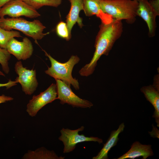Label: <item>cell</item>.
Returning a JSON list of instances; mask_svg holds the SVG:
<instances>
[{"label":"cell","mask_w":159,"mask_h":159,"mask_svg":"<svg viewBox=\"0 0 159 159\" xmlns=\"http://www.w3.org/2000/svg\"><path fill=\"white\" fill-rule=\"evenodd\" d=\"M99 28L96 38L95 51L93 57L90 62L80 70L79 73L82 76L87 77L92 74L98 60L102 55H108L123 31L122 21L115 19L108 24L101 23Z\"/></svg>","instance_id":"1"},{"label":"cell","mask_w":159,"mask_h":159,"mask_svg":"<svg viewBox=\"0 0 159 159\" xmlns=\"http://www.w3.org/2000/svg\"><path fill=\"white\" fill-rule=\"evenodd\" d=\"M100 4L103 11L113 19L125 20L131 24L136 21L138 0H100Z\"/></svg>","instance_id":"2"},{"label":"cell","mask_w":159,"mask_h":159,"mask_svg":"<svg viewBox=\"0 0 159 159\" xmlns=\"http://www.w3.org/2000/svg\"><path fill=\"white\" fill-rule=\"evenodd\" d=\"M43 50L51 64V67L45 71V73L55 80H61L70 87L72 85L75 90H79L80 87L78 80L73 78L72 76L74 66L80 61L79 57L77 55H73L67 62L61 63L54 59L45 51Z\"/></svg>","instance_id":"3"},{"label":"cell","mask_w":159,"mask_h":159,"mask_svg":"<svg viewBox=\"0 0 159 159\" xmlns=\"http://www.w3.org/2000/svg\"><path fill=\"white\" fill-rule=\"evenodd\" d=\"M0 26L7 30H18L35 41L41 39L48 34L43 33L46 27L37 19L29 21L20 17L0 18Z\"/></svg>","instance_id":"4"},{"label":"cell","mask_w":159,"mask_h":159,"mask_svg":"<svg viewBox=\"0 0 159 159\" xmlns=\"http://www.w3.org/2000/svg\"><path fill=\"white\" fill-rule=\"evenodd\" d=\"M84 128V126H82L76 130H72L63 128L61 130V135L58 139L64 144V153L72 152L75 149L76 145L80 143L93 141L97 142L100 144L102 143V140L98 137H89L86 136L83 134H79V132L83 131Z\"/></svg>","instance_id":"5"},{"label":"cell","mask_w":159,"mask_h":159,"mask_svg":"<svg viewBox=\"0 0 159 159\" xmlns=\"http://www.w3.org/2000/svg\"><path fill=\"white\" fill-rule=\"evenodd\" d=\"M6 15L13 18L24 16L32 19L40 16V14L36 9L21 0H13L0 8V18H3Z\"/></svg>","instance_id":"6"},{"label":"cell","mask_w":159,"mask_h":159,"mask_svg":"<svg viewBox=\"0 0 159 159\" xmlns=\"http://www.w3.org/2000/svg\"><path fill=\"white\" fill-rule=\"evenodd\" d=\"M57 99L62 104H67L73 107L90 108L93 104L90 101L81 98L72 90L70 87L61 80H56Z\"/></svg>","instance_id":"7"},{"label":"cell","mask_w":159,"mask_h":159,"mask_svg":"<svg viewBox=\"0 0 159 159\" xmlns=\"http://www.w3.org/2000/svg\"><path fill=\"white\" fill-rule=\"evenodd\" d=\"M14 69L18 75L15 80L21 84L23 91L26 95L33 94L38 85L36 70H30L24 67L20 60L15 63Z\"/></svg>","instance_id":"8"},{"label":"cell","mask_w":159,"mask_h":159,"mask_svg":"<svg viewBox=\"0 0 159 159\" xmlns=\"http://www.w3.org/2000/svg\"><path fill=\"white\" fill-rule=\"evenodd\" d=\"M57 97L56 85L52 83L44 91L33 96L26 105V111L30 116L34 117L43 107L57 99Z\"/></svg>","instance_id":"9"},{"label":"cell","mask_w":159,"mask_h":159,"mask_svg":"<svg viewBox=\"0 0 159 159\" xmlns=\"http://www.w3.org/2000/svg\"><path fill=\"white\" fill-rule=\"evenodd\" d=\"M6 49L18 60H26L32 56L33 50L32 44L27 37H24L22 41H19L14 37L8 42Z\"/></svg>","instance_id":"10"},{"label":"cell","mask_w":159,"mask_h":159,"mask_svg":"<svg viewBox=\"0 0 159 159\" xmlns=\"http://www.w3.org/2000/svg\"><path fill=\"white\" fill-rule=\"evenodd\" d=\"M138 2L137 15L146 23L148 29V35L153 37L155 34L157 27L156 18L159 16L152 7L148 0H138Z\"/></svg>","instance_id":"11"},{"label":"cell","mask_w":159,"mask_h":159,"mask_svg":"<svg viewBox=\"0 0 159 159\" xmlns=\"http://www.w3.org/2000/svg\"><path fill=\"white\" fill-rule=\"evenodd\" d=\"M83 10L85 15L90 16L95 15L100 18L101 23L108 24L113 20L110 15L104 13L102 10L100 0H83Z\"/></svg>","instance_id":"12"},{"label":"cell","mask_w":159,"mask_h":159,"mask_svg":"<svg viewBox=\"0 0 159 159\" xmlns=\"http://www.w3.org/2000/svg\"><path fill=\"white\" fill-rule=\"evenodd\" d=\"M71 4L69 11L66 17V24L70 37L71 30L74 24L77 23L80 27L83 26L82 20L79 16V14L83 10V0H69Z\"/></svg>","instance_id":"13"},{"label":"cell","mask_w":159,"mask_h":159,"mask_svg":"<svg viewBox=\"0 0 159 159\" xmlns=\"http://www.w3.org/2000/svg\"><path fill=\"white\" fill-rule=\"evenodd\" d=\"M154 155L150 145H143L138 141H135L131 146L130 149L117 159H131L142 157V159H146Z\"/></svg>","instance_id":"14"},{"label":"cell","mask_w":159,"mask_h":159,"mask_svg":"<svg viewBox=\"0 0 159 159\" xmlns=\"http://www.w3.org/2000/svg\"><path fill=\"white\" fill-rule=\"evenodd\" d=\"M125 127L124 123H121L116 130L112 131L110 135L104 144L102 148L97 155L93 157V159H108V153L111 148L116 145L119 140L118 138L119 134L122 132Z\"/></svg>","instance_id":"15"},{"label":"cell","mask_w":159,"mask_h":159,"mask_svg":"<svg viewBox=\"0 0 159 159\" xmlns=\"http://www.w3.org/2000/svg\"><path fill=\"white\" fill-rule=\"evenodd\" d=\"M147 100L153 105L155 111L153 117L155 118L157 126L159 127V91L152 85L143 87L141 89Z\"/></svg>","instance_id":"16"},{"label":"cell","mask_w":159,"mask_h":159,"mask_svg":"<svg viewBox=\"0 0 159 159\" xmlns=\"http://www.w3.org/2000/svg\"><path fill=\"white\" fill-rule=\"evenodd\" d=\"M64 157L59 156L53 150H48L42 147L34 150H29L22 158L24 159H64Z\"/></svg>","instance_id":"17"},{"label":"cell","mask_w":159,"mask_h":159,"mask_svg":"<svg viewBox=\"0 0 159 159\" xmlns=\"http://www.w3.org/2000/svg\"><path fill=\"white\" fill-rule=\"evenodd\" d=\"M36 10L44 6L57 7L62 3V0H21Z\"/></svg>","instance_id":"18"},{"label":"cell","mask_w":159,"mask_h":159,"mask_svg":"<svg viewBox=\"0 0 159 159\" xmlns=\"http://www.w3.org/2000/svg\"><path fill=\"white\" fill-rule=\"evenodd\" d=\"M22 37L19 32L13 30H7L0 26V47L6 49L7 44L12 38Z\"/></svg>","instance_id":"19"},{"label":"cell","mask_w":159,"mask_h":159,"mask_svg":"<svg viewBox=\"0 0 159 159\" xmlns=\"http://www.w3.org/2000/svg\"><path fill=\"white\" fill-rule=\"evenodd\" d=\"M11 58V54L5 49L0 47V64L3 71L8 74L9 72V61Z\"/></svg>","instance_id":"20"},{"label":"cell","mask_w":159,"mask_h":159,"mask_svg":"<svg viewBox=\"0 0 159 159\" xmlns=\"http://www.w3.org/2000/svg\"><path fill=\"white\" fill-rule=\"evenodd\" d=\"M56 30L59 37L67 41L70 39L66 23L62 21L59 22L56 26Z\"/></svg>","instance_id":"21"},{"label":"cell","mask_w":159,"mask_h":159,"mask_svg":"<svg viewBox=\"0 0 159 159\" xmlns=\"http://www.w3.org/2000/svg\"><path fill=\"white\" fill-rule=\"evenodd\" d=\"M148 1L152 7L159 15V0H150Z\"/></svg>","instance_id":"22"},{"label":"cell","mask_w":159,"mask_h":159,"mask_svg":"<svg viewBox=\"0 0 159 159\" xmlns=\"http://www.w3.org/2000/svg\"><path fill=\"white\" fill-rule=\"evenodd\" d=\"M17 83H18L17 82L16 80L12 81L11 80H9L8 82L6 83H0V87H5L7 89L16 85Z\"/></svg>","instance_id":"23"},{"label":"cell","mask_w":159,"mask_h":159,"mask_svg":"<svg viewBox=\"0 0 159 159\" xmlns=\"http://www.w3.org/2000/svg\"><path fill=\"white\" fill-rule=\"evenodd\" d=\"M13 100V98L11 97L6 96L4 95H2L0 96V104L10 101Z\"/></svg>","instance_id":"24"},{"label":"cell","mask_w":159,"mask_h":159,"mask_svg":"<svg viewBox=\"0 0 159 159\" xmlns=\"http://www.w3.org/2000/svg\"><path fill=\"white\" fill-rule=\"evenodd\" d=\"M13 0H0V8L8 2Z\"/></svg>","instance_id":"25"},{"label":"cell","mask_w":159,"mask_h":159,"mask_svg":"<svg viewBox=\"0 0 159 159\" xmlns=\"http://www.w3.org/2000/svg\"><path fill=\"white\" fill-rule=\"evenodd\" d=\"M0 76H5V74L0 70Z\"/></svg>","instance_id":"26"},{"label":"cell","mask_w":159,"mask_h":159,"mask_svg":"<svg viewBox=\"0 0 159 159\" xmlns=\"http://www.w3.org/2000/svg\"></svg>","instance_id":"27"}]
</instances>
